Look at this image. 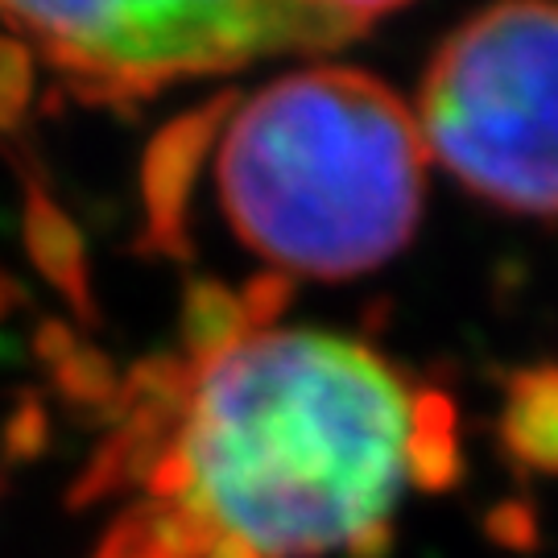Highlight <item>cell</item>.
<instances>
[{"mask_svg":"<svg viewBox=\"0 0 558 558\" xmlns=\"http://www.w3.org/2000/svg\"><path fill=\"white\" fill-rule=\"evenodd\" d=\"M0 21L38 41L92 108H133L170 83L336 50L368 29L323 0H0Z\"/></svg>","mask_w":558,"mask_h":558,"instance_id":"3957f363","label":"cell"},{"mask_svg":"<svg viewBox=\"0 0 558 558\" xmlns=\"http://www.w3.org/2000/svg\"><path fill=\"white\" fill-rule=\"evenodd\" d=\"M323 4H336V9H343L348 17H356L360 25H373L377 17L393 13V9L410 4V0H323Z\"/></svg>","mask_w":558,"mask_h":558,"instance_id":"e0dca14e","label":"cell"},{"mask_svg":"<svg viewBox=\"0 0 558 558\" xmlns=\"http://www.w3.org/2000/svg\"><path fill=\"white\" fill-rule=\"evenodd\" d=\"M497 435L518 472L558 476V364H534L505 380Z\"/></svg>","mask_w":558,"mask_h":558,"instance_id":"52a82bcc","label":"cell"},{"mask_svg":"<svg viewBox=\"0 0 558 558\" xmlns=\"http://www.w3.org/2000/svg\"><path fill=\"white\" fill-rule=\"evenodd\" d=\"M220 141L223 216L286 278L373 274L418 228V120L368 71L315 66L265 83L232 108Z\"/></svg>","mask_w":558,"mask_h":558,"instance_id":"7a4b0ae2","label":"cell"},{"mask_svg":"<svg viewBox=\"0 0 558 558\" xmlns=\"http://www.w3.org/2000/svg\"><path fill=\"white\" fill-rule=\"evenodd\" d=\"M410 393L323 331H260L195 377L149 497L203 525V558H389Z\"/></svg>","mask_w":558,"mask_h":558,"instance_id":"6da1fadb","label":"cell"},{"mask_svg":"<svg viewBox=\"0 0 558 558\" xmlns=\"http://www.w3.org/2000/svg\"><path fill=\"white\" fill-rule=\"evenodd\" d=\"M25 306H29V290H25V281L0 269V323L9 319V315H17V311H25Z\"/></svg>","mask_w":558,"mask_h":558,"instance_id":"ac0fdd59","label":"cell"},{"mask_svg":"<svg viewBox=\"0 0 558 558\" xmlns=\"http://www.w3.org/2000/svg\"><path fill=\"white\" fill-rule=\"evenodd\" d=\"M240 306H244V319H248V331H253V336L274 331V323L294 306V278H286L278 269L248 278L244 290H240Z\"/></svg>","mask_w":558,"mask_h":558,"instance_id":"4fadbf2b","label":"cell"},{"mask_svg":"<svg viewBox=\"0 0 558 558\" xmlns=\"http://www.w3.org/2000/svg\"><path fill=\"white\" fill-rule=\"evenodd\" d=\"M484 530L505 550H534L538 546V513L525 500H500L484 521Z\"/></svg>","mask_w":558,"mask_h":558,"instance_id":"9a60e30c","label":"cell"},{"mask_svg":"<svg viewBox=\"0 0 558 558\" xmlns=\"http://www.w3.org/2000/svg\"><path fill=\"white\" fill-rule=\"evenodd\" d=\"M0 451L9 463H38L50 451V410L38 389H17L0 422Z\"/></svg>","mask_w":558,"mask_h":558,"instance_id":"7c38bea8","label":"cell"},{"mask_svg":"<svg viewBox=\"0 0 558 558\" xmlns=\"http://www.w3.org/2000/svg\"><path fill=\"white\" fill-rule=\"evenodd\" d=\"M207 534L179 500L141 497L120 509L92 558H203Z\"/></svg>","mask_w":558,"mask_h":558,"instance_id":"ba28073f","label":"cell"},{"mask_svg":"<svg viewBox=\"0 0 558 558\" xmlns=\"http://www.w3.org/2000/svg\"><path fill=\"white\" fill-rule=\"evenodd\" d=\"M253 336L244 306H240V290L223 286L220 278H191L182 290V315H179V339L182 356L195 368H207L211 360L232 352L236 343Z\"/></svg>","mask_w":558,"mask_h":558,"instance_id":"30bf717a","label":"cell"},{"mask_svg":"<svg viewBox=\"0 0 558 558\" xmlns=\"http://www.w3.org/2000/svg\"><path fill=\"white\" fill-rule=\"evenodd\" d=\"M463 480L456 401L442 389L410 393V430H405V484L418 493H451Z\"/></svg>","mask_w":558,"mask_h":558,"instance_id":"9c48e42d","label":"cell"},{"mask_svg":"<svg viewBox=\"0 0 558 558\" xmlns=\"http://www.w3.org/2000/svg\"><path fill=\"white\" fill-rule=\"evenodd\" d=\"M240 104L236 92H220L207 104L166 120L141 154V232L145 257L191 260V203L211 145Z\"/></svg>","mask_w":558,"mask_h":558,"instance_id":"5b68a950","label":"cell"},{"mask_svg":"<svg viewBox=\"0 0 558 558\" xmlns=\"http://www.w3.org/2000/svg\"><path fill=\"white\" fill-rule=\"evenodd\" d=\"M34 100V54L17 34H0V108L21 112Z\"/></svg>","mask_w":558,"mask_h":558,"instance_id":"5bb4252c","label":"cell"},{"mask_svg":"<svg viewBox=\"0 0 558 558\" xmlns=\"http://www.w3.org/2000/svg\"><path fill=\"white\" fill-rule=\"evenodd\" d=\"M54 393H59L71 414L96 426H117L120 422V377L117 364L104 356L96 343H80L71 356L50 373Z\"/></svg>","mask_w":558,"mask_h":558,"instance_id":"8fae6325","label":"cell"},{"mask_svg":"<svg viewBox=\"0 0 558 558\" xmlns=\"http://www.w3.org/2000/svg\"><path fill=\"white\" fill-rule=\"evenodd\" d=\"M17 161H21V182H25V211H21L25 253H29V260H34V269H38L41 278L66 299V306L87 327H96L100 311H96V294H92V265H87L83 232L59 207V199L46 191L38 170L25 158Z\"/></svg>","mask_w":558,"mask_h":558,"instance_id":"8992f818","label":"cell"},{"mask_svg":"<svg viewBox=\"0 0 558 558\" xmlns=\"http://www.w3.org/2000/svg\"><path fill=\"white\" fill-rule=\"evenodd\" d=\"M83 339L75 336V327L62 319H41L38 327H34V339H29V348H34V360H38L41 368H59L62 360L71 356L75 348H80Z\"/></svg>","mask_w":558,"mask_h":558,"instance_id":"2e32d148","label":"cell"},{"mask_svg":"<svg viewBox=\"0 0 558 558\" xmlns=\"http://www.w3.org/2000/svg\"><path fill=\"white\" fill-rule=\"evenodd\" d=\"M414 120L426 154L463 191L558 220V0H493L451 29Z\"/></svg>","mask_w":558,"mask_h":558,"instance_id":"277c9868","label":"cell"}]
</instances>
